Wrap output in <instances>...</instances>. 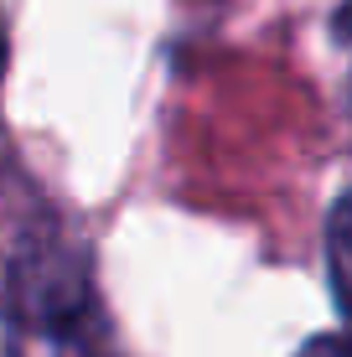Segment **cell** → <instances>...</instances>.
I'll use <instances>...</instances> for the list:
<instances>
[{
  "label": "cell",
  "instance_id": "1",
  "mask_svg": "<svg viewBox=\"0 0 352 357\" xmlns=\"http://www.w3.org/2000/svg\"><path fill=\"white\" fill-rule=\"evenodd\" d=\"M89 311L93 290L89 259L78 254V243L57 233L47 207H36V228L16 218V228H10V326L78 342Z\"/></svg>",
  "mask_w": 352,
  "mask_h": 357
},
{
  "label": "cell",
  "instance_id": "2",
  "mask_svg": "<svg viewBox=\"0 0 352 357\" xmlns=\"http://www.w3.org/2000/svg\"><path fill=\"white\" fill-rule=\"evenodd\" d=\"M326 275H332V295L342 316L352 321V192L326 218Z\"/></svg>",
  "mask_w": 352,
  "mask_h": 357
},
{
  "label": "cell",
  "instance_id": "3",
  "mask_svg": "<svg viewBox=\"0 0 352 357\" xmlns=\"http://www.w3.org/2000/svg\"><path fill=\"white\" fill-rule=\"evenodd\" d=\"M296 357H352V331H326V337H311Z\"/></svg>",
  "mask_w": 352,
  "mask_h": 357
},
{
  "label": "cell",
  "instance_id": "4",
  "mask_svg": "<svg viewBox=\"0 0 352 357\" xmlns=\"http://www.w3.org/2000/svg\"><path fill=\"white\" fill-rule=\"evenodd\" d=\"M63 357H109V352H99L89 337H78V342H68V347H63Z\"/></svg>",
  "mask_w": 352,
  "mask_h": 357
},
{
  "label": "cell",
  "instance_id": "5",
  "mask_svg": "<svg viewBox=\"0 0 352 357\" xmlns=\"http://www.w3.org/2000/svg\"><path fill=\"white\" fill-rule=\"evenodd\" d=\"M337 31L352 36V0H342V10H337Z\"/></svg>",
  "mask_w": 352,
  "mask_h": 357
}]
</instances>
